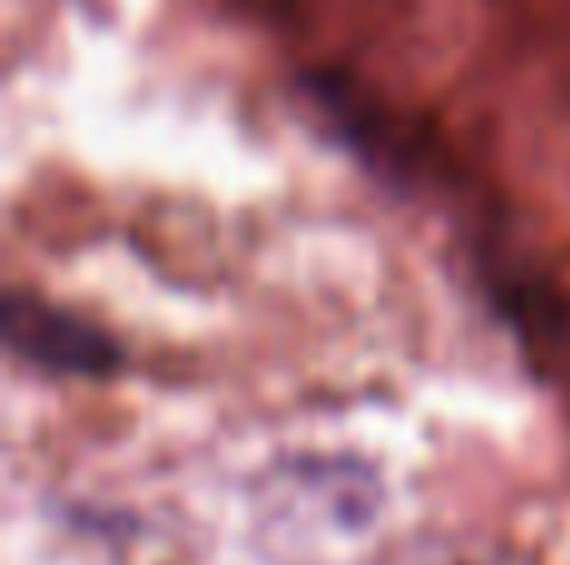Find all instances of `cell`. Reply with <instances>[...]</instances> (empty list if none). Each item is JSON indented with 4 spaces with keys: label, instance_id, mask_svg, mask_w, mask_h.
I'll return each instance as SVG.
<instances>
[{
    "label": "cell",
    "instance_id": "6da1fadb",
    "mask_svg": "<svg viewBox=\"0 0 570 565\" xmlns=\"http://www.w3.org/2000/svg\"><path fill=\"white\" fill-rule=\"evenodd\" d=\"M6 346L30 366L60 370V376H110L120 370V346L90 320L56 310L50 300L10 290L6 300Z\"/></svg>",
    "mask_w": 570,
    "mask_h": 565
}]
</instances>
